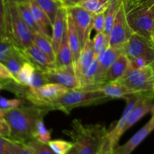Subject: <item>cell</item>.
<instances>
[{
  "label": "cell",
  "instance_id": "obj_1",
  "mask_svg": "<svg viewBox=\"0 0 154 154\" xmlns=\"http://www.w3.org/2000/svg\"><path fill=\"white\" fill-rule=\"evenodd\" d=\"M50 110L47 108L32 106H21L6 112L5 119L11 129V139L19 142L25 143L32 139V134L35 130L39 120L48 114Z\"/></svg>",
  "mask_w": 154,
  "mask_h": 154
},
{
  "label": "cell",
  "instance_id": "obj_2",
  "mask_svg": "<svg viewBox=\"0 0 154 154\" xmlns=\"http://www.w3.org/2000/svg\"><path fill=\"white\" fill-rule=\"evenodd\" d=\"M108 132L103 124H84L75 119L63 133L72 140L77 154H100Z\"/></svg>",
  "mask_w": 154,
  "mask_h": 154
},
{
  "label": "cell",
  "instance_id": "obj_3",
  "mask_svg": "<svg viewBox=\"0 0 154 154\" xmlns=\"http://www.w3.org/2000/svg\"><path fill=\"white\" fill-rule=\"evenodd\" d=\"M111 100L99 87L78 88L69 90L51 104L48 109L58 110L69 114L75 108L101 105Z\"/></svg>",
  "mask_w": 154,
  "mask_h": 154
},
{
  "label": "cell",
  "instance_id": "obj_4",
  "mask_svg": "<svg viewBox=\"0 0 154 154\" xmlns=\"http://www.w3.org/2000/svg\"><path fill=\"white\" fill-rule=\"evenodd\" d=\"M8 36L21 49L33 44V34L23 20L17 5L5 0Z\"/></svg>",
  "mask_w": 154,
  "mask_h": 154
},
{
  "label": "cell",
  "instance_id": "obj_5",
  "mask_svg": "<svg viewBox=\"0 0 154 154\" xmlns=\"http://www.w3.org/2000/svg\"><path fill=\"white\" fill-rule=\"evenodd\" d=\"M126 16L132 32L150 39L154 33V6H136Z\"/></svg>",
  "mask_w": 154,
  "mask_h": 154
},
{
  "label": "cell",
  "instance_id": "obj_6",
  "mask_svg": "<svg viewBox=\"0 0 154 154\" xmlns=\"http://www.w3.org/2000/svg\"><path fill=\"white\" fill-rule=\"evenodd\" d=\"M153 72L150 66L143 69H133L129 66L118 82L139 93H149L154 91Z\"/></svg>",
  "mask_w": 154,
  "mask_h": 154
},
{
  "label": "cell",
  "instance_id": "obj_7",
  "mask_svg": "<svg viewBox=\"0 0 154 154\" xmlns=\"http://www.w3.org/2000/svg\"><path fill=\"white\" fill-rule=\"evenodd\" d=\"M132 34L133 32L128 23L126 6L123 0L110 32L109 46L123 48Z\"/></svg>",
  "mask_w": 154,
  "mask_h": 154
},
{
  "label": "cell",
  "instance_id": "obj_8",
  "mask_svg": "<svg viewBox=\"0 0 154 154\" xmlns=\"http://www.w3.org/2000/svg\"><path fill=\"white\" fill-rule=\"evenodd\" d=\"M66 9L73 20L83 48L87 41L90 39L91 30L93 29V14L79 5L66 7Z\"/></svg>",
  "mask_w": 154,
  "mask_h": 154
},
{
  "label": "cell",
  "instance_id": "obj_9",
  "mask_svg": "<svg viewBox=\"0 0 154 154\" xmlns=\"http://www.w3.org/2000/svg\"><path fill=\"white\" fill-rule=\"evenodd\" d=\"M123 53L129 60L141 57L151 63L154 60V48L150 39L133 33L128 42L123 45Z\"/></svg>",
  "mask_w": 154,
  "mask_h": 154
},
{
  "label": "cell",
  "instance_id": "obj_10",
  "mask_svg": "<svg viewBox=\"0 0 154 154\" xmlns=\"http://www.w3.org/2000/svg\"><path fill=\"white\" fill-rule=\"evenodd\" d=\"M48 83L60 84L69 90L80 88V84L75 74V66H55L43 71Z\"/></svg>",
  "mask_w": 154,
  "mask_h": 154
},
{
  "label": "cell",
  "instance_id": "obj_11",
  "mask_svg": "<svg viewBox=\"0 0 154 154\" xmlns=\"http://www.w3.org/2000/svg\"><path fill=\"white\" fill-rule=\"evenodd\" d=\"M154 103V94L153 93H142L139 99L132 108V111L128 116V118L121 131L123 135L130 127L135 125L138 120H141L144 116L151 112Z\"/></svg>",
  "mask_w": 154,
  "mask_h": 154
},
{
  "label": "cell",
  "instance_id": "obj_12",
  "mask_svg": "<svg viewBox=\"0 0 154 154\" xmlns=\"http://www.w3.org/2000/svg\"><path fill=\"white\" fill-rule=\"evenodd\" d=\"M151 118L127 142L121 146H117L113 154H131L138 146L154 130V103L151 110Z\"/></svg>",
  "mask_w": 154,
  "mask_h": 154
},
{
  "label": "cell",
  "instance_id": "obj_13",
  "mask_svg": "<svg viewBox=\"0 0 154 154\" xmlns=\"http://www.w3.org/2000/svg\"><path fill=\"white\" fill-rule=\"evenodd\" d=\"M122 54H124L122 48H112L109 46L103 53L98 56V70L96 77V87H98L103 84L108 69Z\"/></svg>",
  "mask_w": 154,
  "mask_h": 154
},
{
  "label": "cell",
  "instance_id": "obj_14",
  "mask_svg": "<svg viewBox=\"0 0 154 154\" xmlns=\"http://www.w3.org/2000/svg\"><path fill=\"white\" fill-rule=\"evenodd\" d=\"M28 62L31 63L37 69L45 71L49 68L55 67L56 63L47 54L41 51L36 45L32 44L29 48L23 50Z\"/></svg>",
  "mask_w": 154,
  "mask_h": 154
},
{
  "label": "cell",
  "instance_id": "obj_15",
  "mask_svg": "<svg viewBox=\"0 0 154 154\" xmlns=\"http://www.w3.org/2000/svg\"><path fill=\"white\" fill-rule=\"evenodd\" d=\"M96 58V54H95L94 49H93V41L89 40L87 41L85 45L82 48L81 56L79 57L78 63L75 65V70L76 77L78 78V82H81V80L84 74L87 71V69L90 68L93 62Z\"/></svg>",
  "mask_w": 154,
  "mask_h": 154
},
{
  "label": "cell",
  "instance_id": "obj_16",
  "mask_svg": "<svg viewBox=\"0 0 154 154\" xmlns=\"http://www.w3.org/2000/svg\"><path fill=\"white\" fill-rule=\"evenodd\" d=\"M98 87L111 99H123L127 101L135 95L140 94L139 93H137L118 81L104 83Z\"/></svg>",
  "mask_w": 154,
  "mask_h": 154
},
{
  "label": "cell",
  "instance_id": "obj_17",
  "mask_svg": "<svg viewBox=\"0 0 154 154\" xmlns=\"http://www.w3.org/2000/svg\"><path fill=\"white\" fill-rule=\"evenodd\" d=\"M67 19H68V12L66 7L65 5L61 6L57 12V17L53 25L52 31V42L53 47L57 52L63 40V35L67 29Z\"/></svg>",
  "mask_w": 154,
  "mask_h": 154
},
{
  "label": "cell",
  "instance_id": "obj_18",
  "mask_svg": "<svg viewBox=\"0 0 154 154\" xmlns=\"http://www.w3.org/2000/svg\"><path fill=\"white\" fill-rule=\"evenodd\" d=\"M28 5L29 6L32 14L34 17L36 23L38 26L39 29H40L41 33L51 41L53 24L50 20L48 15L38 5L37 3L34 0H32L31 2H29Z\"/></svg>",
  "mask_w": 154,
  "mask_h": 154
},
{
  "label": "cell",
  "instance_id": "obj_19",
  "mask_svg": "<svg viewBox=\"0 0 154 154\" xmlns=\"http://www.w3.org/2000/svg\"><path fill=\"white\" fill-rule=\"evenodd\" d=\"M129 66V60L125 54H122L114 62L105 75L104 83L117 81L123 76ZM103 83V84H104Z\"/></svg>",
  "mask_w": 154,
  "mask_h": 154
},
{
  "label": "cell",
  "instance_id": "obj_20",
  "mask_svg": "<svg viewBox=\"0 0 154 154\" xmlns=\"http://www.w3.org/2000/svg\"><path fill=\"white\" fill-rule=\"evenodd\" d=\"M67 30L69 45H70L71 51H72V57H73L74 61V66H75V65L78 63L80 56H81V51H82V46H81L79 35H78L76 28H75L73 20H72V17H71V16L69 14H68L67 19Z\"/></svg>",
  "mask_w": 154,
  "mask_h": 154
},
{
  "label": "cell",
  "instance_id": "obj_21",
  "mask_svg": "<svg viewBox=\"0 0 154 154\" xmlns=\"http://www.w3.org/2000/svg\"><path fill=\"white\" fill-rule=\"evenodd\" d=\"M55 62L57 66H66L74 65L73 57H72V51H71L69 42L67 29L65 32L61 44L56 52Z\"/></svg>",
  "mask_w": 154,
  "mask_h": 154
},
{
  "label": "cell",
  "instance_id": "obj_22",
  "mask_svg": "<svg viewBox=\"0 0 154 154\" xmlns=\"http://www.w3.org/2000/svg\"><path fill=\"white\" fill-rule=\"evenodd\" d=\"M23 53V49L20 48L9 37L0 42V62L4 63L9 58L19 55Z\"/></svg>",
  "mask_w": 154,
  "mask_h": 154
},
{
  "label": "cell",
  "instance_id": "obj_23",
  "mask_svg": "<svg viewBox=\"0 0 154 154\" xmlns=\"http://www.w3.org/2000/svg\"><path fill=\"white\" fill-rule=\"evenodd\" d=\"M122 1L123 0H111L108 7L104 12L105 20L104 33L108 37H109L110 32L112 29L114 20H115V18L117 17V12L120 8Z\"/></svg>",
  "mask_w": 154,
  "mask_h": 154
},
{
  "label": "cell",
  "instance_id": "obj_24",
  "mask_svg": "<svg viewBox=\"0 0 154 154\" xmlns=\"http://www.w3.org/2000/svg\"><path fill=\"white\" fill-rule=\"evenodd\" d=\"M38 5L45 12L54 25L57 12L61 6L64 5L61 0H34Z\"/></svg>",
  "mask_w": 154,
  "mask_h": 154
},
{
  "label": "cell",
  "instance_id": "obj_25",
  "mask_svg": "<svg viewBox=\"0 0 154 154\" xmlns=\"http://www.w3.org/2000/svg\"><path fill=\"white\" fill-rule=\"evenodd\" d=\"M33 44L43 51L53 61L56 60V52L53 47L52 42L42 33H37L33 35ZM56 63V62H55Z\"/></svg>",
  "mask_w": 154,
  "mask_h": 154
},
{
  "label": "cell",
  "instance_id": "obj_26",
  "mask_svg": "<svg viewBox=\"0 0 154 154\" xmlns=\"http://www.w3.org/2000/svg\"><path fill=\"white\" fill-rule=\"evenodd\" d=\"M17 6L21 17H22L23 20L24 21L26 25L29 27L33 35L35 34H37V33H41L40 29H39L38 26L36 23L35 20V18L33 17L32 14L28 3L17 5Z\"/></svg>",
  "mask_w": 154,
  "mask_h": 154
},
{
  "label": "cell",
  "instance_id": "obj_27",
  "mask_svg": "<svg viewBox=\"0 0 154 154\" xmlns=\"http://www.w3.org/2000/svg\"><path fill=\"white\" fill-rule=\"evenodd\" d=\"M98 70V60L96 58L80 82V88H93L96 87V77Z\"/></svg>",
  "mask_w": 154,
  "mask_h": 154
},
{
  "label": "cell",
  "instance_id": "obj_28",
  "mask_svg": "<svg viewBox=\"0 0 154 154\" xmlns=\"http://www.w3.org/2000/svg\"><path fill=\"white\" fill-rule=\"evenodd\" d=\"M25 62H28V60H27L26 57L23 51L21 54L14 56V57L9 58L3 64L8 69L11 73L14 75V77L17 80V76L21 67H22V66Z\"/></svg>",
  "mask_w": 154,
  "mask_h": 154
},
{
  "label": "cell",
  "instance_id": "obj_29",
  "mask_svg": "<svg viewBox=\"0 0 154 154\" xmlns=\"http://www.w3.org/2000/svg\"><path fill=\"white\" fill-rule=\"evenodd\" d=\"M36 68L29 62H25L21 67L17 76V83L23 86H29L30 81L35 71Z\"/></svg>",
  "mask_w": 154,
  "mask_h": 154
},
{
  "label": "cell",
  "instance_id": "obj_30",
  "mask_svg": "<svg viewBox=\"0 0 154 154\" xmlns=\"http://www.w3.org/2000/svg\"><path fill=\"white\" fill-rule=\"evenodd\" d=\"M111 0H88L82 2L79 5L82 6L93 14L105 12Z\"/></svg>",
  "mask_w": 154,
  "mask_h": 154
},
{
  "label": "cell",
  "instance_id": "obj_31",
  "mask_svg": "<svg viewBox=\"0 0 154 154\" xmlns=\"http://www.w3.org/2000/svg\"><path fill=\"white\" fill-rule=\"evenodd\" d=\"M93 49L97 58L98 56L103 53L109 47V37L104 33L97 32L93 40Z\"/></svg>",
  "mask_w": 154,
  "mask_h": 154
},
{
  "label": "cell",
  "instance_id": "obj_32",
  "mask_svg": "<svg viewBox=\"0 0 154 154\" xmlns=\"http://www.w3.org/2000/svg\"><path fill=\"white\" fill-rule=\"evenodd\" d=\"M48 145L56 154H68L75 146L72 141L62 139L51 140L48 143Z\"/></svg>",
  "mask_w": 154,
  "mask_h": 154
},
{
  "label": "cell",
  "instance_id": "obj_33",
  "mask_svg": "<svg viewBox=\"0 0 154 154\" xmlns=\"http://www.w3.org/2000/svg\"><path fill=\"white\" fill-rule=\"evenodd\" d=\"M32 138L45 144H48L51 141V132L45 126L44 120L38 122L35 130L32 134Z\"/></svg>",
  "mask_w": 154,
  "mask_h": 154
},
{
  "label": "cell",
  "instance_id": "obj_34",
  "mask_svg": "<svg viewBox=\"0 0 154 154\" xmlns=\"http://www.w3.org/2000/svg\"><path fill=\"white\" fill-rule=\"evenodd\" d=\"M25 144L28 146L33 154H56L51 150L48 144L41 142L35 138L29 140Z\"/></svg>",
  "mask_w": 154,
  "mask_h": 154
},
{
  "label": "cell",
  "instance_id": "obj_35",
  "mask_svg": "<svg viewBox=\"0 0 154 154\" xmlns=\"http://www.w3.org/2000/svg\"><path fill=\"white\" fill-rule=\"evenodd\" d=\"M8 37L5 3V0H0V42Z\"/></svg>",
  "mask_w": 154,
  "mask_h": 154
},
{
  "label": "cell",
  "instance_id": "obj_36",
  "mask_svg": "<svg viewBox=\"0 0 154 154\" xmlns=\"http://www.w3.org/2000/svg\"><path fill=\"white\" fill-rule=\"evenodd\" d=\"M24 100L22 99H7L0 96V108L5 110H12L23 105Z\"/></svg>",
  "mask_w": 154,
  "mask_h": 154
},
{
  "label": "cell",
  "instance_id": "obj_37",
  "mask_svg": "<svg viewBox=\"0 0 154 154\" xmlns=\"http://www.w3.org/2000/svg\"><path fill=\"white\" fill-rule=\"evenodd\" d=\"M46 84H48V81L45 78L44 72L40 69H36L32 77L29 87H32V88H37V87H40Z\"/></svg>",
  "mask_w": 154,
  "mask_h": 154
},
{
  "label": "cell",
  "instance_id": "obj_38",
  "mask_svg": "<svg viewBox=\"0 0 154 154\" xmlns=\"http://www.w3.org/2000/svg\"><path fill=\"white\" fill-rule=\"evenodd\" d=\"M0 154H15L13 140L0 135Z\"/></svg>",
  "mask_w": 154,
  "mask_h": 154
},
{
  "label": "cell",
  "instance_id": "obj_39",
  "mask_svg": "<svg viewBox=\"0 0 154 154\" xmlns=\"http://www.w3.org/2000/svg\"><path fill=\"white\" fill-rule=\"evenodd\" d=\"M105 14L104 12L99 14H93V29L96 31V32H102L105 29Z\"/></svg>",
  "mask_w": 154,
  "mask_h": 154
},
{
  "label": "cell",
  "instance_id": "obj_40",
  "mask_svg": "<svg viewBox=\"0 0 154 154\" xmlns=\"http://www.w3.org/2000/svg\"><path fill=\"white\" fill-rule=\"evenodd\" d=\"M13 81L17 82L16 78L14 77V75L11 73L10 71L8 70L7 67L0 62V81L4 82V81Z\"/></svg>",
  "mask_w": 154,
  "mask_h": 154
},
{
  "label": "cell",
  "instance_id": "obj_41",
  "mask_svg": "<svg viewBox=\"0 0 154 154\" xmlns=\"http://www.w3.org/2000/svg\"><path fill=\"white\" fill-rule=\"evenodd\" d=\"M149 65H150V63L141 57H136V58L129 60V66L133 69H143V68L147 67Z\"/></svg>",
  "mask_w": 154,
  "mask_h": 154
},
{
  "label": "cell",
  "instance_id": "obj_42",
  "mask_svg": "<svg viewBox=\"0 0 154 154\" xmlns=\"http://www.w3.org/2000/svg\"><path fill=\"white\" fill-rule=\"evenodd\" d=\"M14 147L15 154H33L25 143L14 141Z\"/></svg>",
  "mask_w": 154,
  "mask_h": 154
},
{
  "label": "cell",
  "instance_id": "obj_43",
  "mask_svg": "<svg viewBox=\"0 0 154 154\" xmlns=\"http://www.w3.org/2000/svg\"><path fill=\"white\" fill-rule=\"evenodd\" d=\"M0 135L6 138H10L11 129L5 119L0 120Z\"/></svg>",
  "mask_w": 154,
  "mask_h": 154
},
{
  "label": "cell",
  "instance_id": "obj_44",
  "mask_svg": "<svg viewBox=\"0 0 154 154\" xmlns=\"http://www.w3.org/2000/svg\"><path fill=\"white\" fill-rule=\"evenodd\" d=\"M139 2L140 0H123V2L126 6V11L135 8L139 3Z\"/></svg>",
  "mask_w": 154,
  "mask_h": 154
},
{
  "label": "cell",
  "instance_id": "obj_45",
  "mask_svg": "<svg viewBox=\"0 0 154 154\" xmlns=\"http://www.w3.org/2000/svg\"><path fill=\"white\" fill-rule=\"evenodd\" d=\"M82 1L83 0H62L63 5H64L66 7H70V6L77 5H79Z\"/></svg>",
  "mask_w": 154,
  "mask_h": 154
},
{
  "label": "cell",
  "instance_id": "obj_46",
  "mask_svg": "<svg viewBox=\"0 0 154 154\" xmlns=\"http://www.w3.org/2000/svg\"><path fill=\"white\" fill-rule=\"evenodd\" d=\"M10 2L14 3V4L16 5H20V4H24V3H29V2H31L32 0H8Z\"/></svg>",
  "mask_w": 154,
  "mask_h": 154
},
{
  "label": "cell",
  "instance_id": "obj_47",
  "mask_svg": "<svg viewBox=\"0 0 154 154\" xmlns=\"http://www.w3.org/2000/svg\"><path fill=\"white\" fill-rule=\"evenodd\" d=\"M7 111L8 110L3 109V108H0V120H3V119H5V114Z\"/></svg>",
  "mask_w": 154,
  "mask_h": 154
},
{
  "label": "cell",
  "instance_id": "obj_48",
  "mask_svg": "<svg viewBox=\"0 0 154 154\" xmlns=\"http://www.w3.org/2000/svg\"><path fill=\"white\" fill-rule=\"evenodd\" d=\"M68 154H77V151H76V149H75V146H74L73 148L72 149V150H70V152H69Z\"/></svg>",
  "mask_w": 154,
  "mask_h": 154
},
{
  "label": "cell",
  "instance_id": "obj_49",
  "mask_svg": "<svg viewBox=\"0 0 154 154\" xmlns=\"http://www.w3.org/2000/svg\"><path fill=\"white\" fill-rule=\"evenodd\" d=\"M150 42H151V43H152V45H153V48H154V33H153V35H152L151 36H150Z\"/></svg>",
  "mask_w": 154,
  "mask_h": 154
},
{
  "label": "cell",
  "instance_id": "obj_50",
  "mask_svg": "<svg viewBox=\"0 0 154 154\" xmlns=\"http://www.w3.org/2000/svg\"><path fill=\"white\" fill-rule=\"evenodd\" d=\"M5 89V84L4 83L2 82V81H0V90H2Z\"/></svg>",
  "mask_w": 154,
  "mask_h": 154
},
{
  "label": "cell",
  "instance_id": "obj_51",
  "mask_svg": "<svg viewBox=\"0 0 154 154\" xmlns=\"http://www.w3.org/2000/svg\"><path fill=\"white\" fill-rule=\"evenodd\" d=\"M150 67H151L152 70H153V73H154V60L151 62V63H150Z\"/></svg>",
  "mask_w": 154,
  "mask_h": 154
},
{
  "label": "cell",
  "instance_id": "obj_52",
  "mask_svg": "<svg viewBox=\"0 0 154 154\" xmlns=\"http://www.w3.org/2000/svg\"><path fill=\"white\" fill-rule=\"evenodd\" d=\"M145 1H147V0H140V2H139V3H138V4H140V3L144 2H145Z\"/></svg>",
  "mask_w": 154,
  "mask_h": 154
},
{
  "label": "cell",
  "instance_id": "obj_53",
  "mask_svg": "<svg viewBox=\"0 0 154 154\" xmlns=\"http://www.w3.org/2000/svg\"><path fill=\"white\" fill-rule=\"evenodd\" d=\"M84 1H88V0H83L82 2H84Z\"/></svg>",
  "mask_w": 154,
  "mask_h": 154
},
{
  "label": "cell",
  "instance_id": "obj_54",
  "mask_svg": "<svg viewBox=\"0 0 154 154\" xmlns=\"http://www.w3.org/2000/svg\"><path fill=\"white\" fill-rule=\"evenodd\" d=\"M153 82H154V73H153Z\"/></svg>",
  "mask_w": 154,
  "mask_h": 154
},
{
  "label": "cell",
  "instance_id": "obj_55",
  "mask_svg": "<svg viewBox=\"0 0 154 154\" xmlns=\"http://www.w3.org/2000/svg\"><path fill=\"white\" fill-rule=\"evenodd\" d=\"M153 94H154V91H153Z\"/></svg>",
  "mask_w": 154,
  "mask_h": 154
},
{
  "label": "cell",
  "instance_id": "obj_56",
  "mask_svg": "<svg viewBox=\"0 0 154 154\" xmlns=\"http://www.w3.org/2000/svg\"><path fill=\"white\" fill-rule=\"evenodd\" d=\"M61 1H62V0H61Z\"/></svg>",
  "mask_w": 154,
  "mask_h": 154
}]
</instances>
